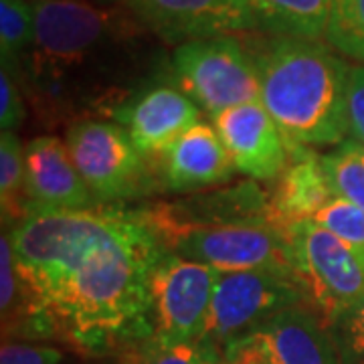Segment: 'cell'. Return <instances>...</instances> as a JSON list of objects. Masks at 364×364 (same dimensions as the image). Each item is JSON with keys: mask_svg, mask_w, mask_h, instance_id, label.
I'll list each match as a JSON object with an SVG mask.
<instances>
[{"mask_svg": "<svg viewBox=\"0 0 364 364\" xmlns=\"http://www.w3.org/2000/svg\"><path fill=\"white\" fill-rule=\"evenodd\" d=\"M11 237L25 334L85 352L152 336L148 284L166 249L142 210H31Z\"/></svg>", "mask_w": 364, "mask_h": 364, "instance_id": "1", "label": "cell"}, {"mask_svg": "<svg viewBox=\"0 0 364 364\" xmlns=\"http://www.w3.org/2000/svg\"><path fill=\"white\" fill-rule=\"evenodd\" d=\"M354 144L358 146V150H360V152H363V154H364V144L363 142H356V140H354Z\"/></svg>", "mask_w": 364, "mask_h": 364, "instance_id": "29", "label": "cell"}, {"mask_svg": "<svg viewBox=\"0 0 364 364\" xmlns=\"http://www.w3.org/2000/svg\"><path fill=\"white\" fill-rule=\"evenodd\" d=\"M162 181L168 191H195L229 181L233 160L215 126L195 124L162 154Z\"/></svg>", "mask_w": 364, "mask_h": 364, "instance_id": "14", "label": "cell"}, {"mask_svg": "<svg viewBox=\"0 0 364 364\" xmlns=\"http://www.w3.org/2000/svg\"><path fill=\"white\" fill-rule=\"evenodd\" d=\"M291 306H308V301L289 269L219 273L207 322L198 336L207 360Z\"/></svg>", "mask_w": 364, "mask_h": 364, "instance_id": "5", "label": "cell"}, {"mask_svg": "<svg viewBox=\"0 0 364 364\" xmlns=\"http://www.w3.org/2000/svg\"><path fill=\"white\" fill-rule=\"evenodd\" d=\"M128 9L172 47L257 31L247 0H130Z\"/></svg>", "mask_w": 364, "mask_h": 364, "instance_id": "10", "label": "cell"}, {"mask_svg": "<svg viewBox=\"0 0 364 364\" xmlns=\"http://www.w3.org/2000/svg\"><path fill=\"white\" fill-rule=\"evenodd\" d=\"M324 41L334 51L364 63V0H332Z\"/></svg>", "mask_w": 364, "mask_h": 364, "instance_id": "21", "label": "cell"}, {"mask_svg": "<svg viewBox=\"0 0 364 364\" xmlns=\"http://www.w3.org/2000/svg\"><path fill=\"white\" fill-rule=\"evenodd\" d=\"M286 233L291 272L308 308L332 330L364 298V249L342 241L314 219L289 225Z\"/></svg>", "mask_w": 364, "mask_h": 364, "instance_id": "4", "label": "cell"}, {"mask_svg": "<svg viewBox=\"0 0 364 364\" xmlns=\"http://www.w3.org/2000/svg\"><path fill=\"white\" fill-rule=\"evenodd\" d=\"M25 91L18 79L9 69L0 71V128L2 132H16L23 124L25 112Z\"/></svg>", "mask_w": 364, "mask_h": 364, "instance_id": "24", "label": "cell"}, {"mask_svg": "<svg viewBox=\"0 0 364 364\" xmlns=\"http://www.w3.org/2000/svg\"><path fill=\"white\" fill-rule=\"evenodd\" d=\"M261 104L287 148L342 144L348 134L346 85L350 65L320 41H251Z\"/></svg>", "mask_w": 364, "mask_h": 364, "instance_id": "3", "label": "cell"}, {"mask_svg": "<svg viewBox=\"0 0 364 364\" xmlns=\"http://www.w3.org/2000/svg\"><path fill=\"white\" fill-rule=\"evenodd\" d=\"M0 207L4 225H18L28 215L25 148L16 132H2L0 136Z\"/></svg>", "mask_w": 364, "mask_h": 364, "instance_id": "17", "label": "cell"}, {"mask_svg": "<svg viewBox=\"0 0 364 364\" xmlns=\"http://www.w3.org/2000/svg\"><path fill=\"white\" fill-rule=\"evenodd\" d=\"M342 346L354 356L364 358V298L338 322Z\"/></svg>", "mask_w": 364, "mask_h": 364, "instance_id": "27", "label": "cell"}, {"mask_svg": "<svg viewBox=\"0 0 364 364\" xmlns=\"http://www.w3.org/2000/svg\"><path fill=\"white\" fill-rule=\"evenodd\" d=\"M35 6L28 0H0V57L2 67L18 73L35 41Z\"/></svg>", "mask_w": 364, "mask_h": 364, "instance_id": "18", "label": "cell"}, {"mask_svg": "<svg viewBox=\"0 0 364 364\" xmlns=\"http://www.w3.org/2000/svg\"><path fill=\"white\" fill-rule=\"evenodd\" d=\"M35 41L14 77L47 126L114 116L164 71V45L124 4L33 0Z\"/></svg>", "mask_w": 364, "mask_h": 364, "instance_id": "2", "label": "cell"}, {"mask_svg": "<svg viewBox=\"0 0 364 364\" xmlns=\"http://www.w3.org/2000/svg\"><path fill=\"white\" fill-rule=\"evenodd\" d=\"M207 354L198 340L188 342H160L154 336L144 338L140 346L128 350L119 364H203Z\"/></svg>", "mask_w": 364, "mask_h": 364, "instance_id": "22", "label": "cell"}, {"mask_svg": "<svg viewBox=\"0 0 364 364\" xmlns=\"http://www.w3.org/2000/svg\"><path fill=\"white\" fill-rule=\"evenodd\" d=\"M286 168L277 176L273 195L267 198L272 221L287 229L289 225L314 219L316 213L334 198L326 178L322 158L308 148H289Z\"/></svg>", "mask_w": 364, "mask_h": 364, "instance_id": "15", "label": "cell"}, {"mask_svg": "<svg viewBox=\"0 0 364 364\" xmlns=\"http://www.w3.org/2000/svg\"><path fill=\"white\" fill-rule=\"evenodd\" d=\"M346 114L352 140L364 144V65H350L348 71Z\"/></svg>", "mask_w": 364, "mask_h": 364, "instance_id": "26", "label": "cell"}, {"mask_svg": "<svg viewBox=\"0 0 364 364\" xmlns=\"http://www.w3.org/2000/svg\"><path fill=\"white\" fill-rule=\"evenodd\" d=\"M257 31L269 37L322 41L332 14V0H247Z\"/></svg>", "mask_w": 364, "mask_h": 364, "instance_id": "16", "label": "cell"}, {"mask_svg": "<svg viewBox=\"0 0 364 364\" xmlns=\"http://www.w3.org/2000/svg\"><path fill=\"white\" fill-rule=\"evenodd\" d=\"M203 364H227V363H217V360H205Z\"/></svg>", "mask_w": 364, "mask_h": 364, "instance_id": "30", "label": "cell"}, {"mask_svg": "<svg viewBox=\"0 0 364 364\" xmlns=\"http://www.w3.org/2000/svg\"><path fill=\"white\" fill-rule=\"evenodd\" d=\"M213 126L235 170L257 181H273L287 164V144L261 102L229 107L213 117Z\"/></svg>", "mask_w": 364, "mask_h": 364, "instance_id": "12", "label": "cell"}, {"mask_svg": "<svg viewBox=\"0 0 364 364\" xmlns=\"http://www.w3.org/2000/svg\"><path fill=\"white\" fill-rule=\"evenodd\" d=\"M314 221L320 223L324 229L340 237L342 241L364 249V210L356 205L334 196L316 213Z\"/></svg>", "mask_w": 364, "mask_h": 364, "instance_id": "23", "label": "cell"}, {"mask_svg": "<svg viewBox=\"0 0 364 364\" xmlns=\"http://www.w3.org/2000/svg\"><path fill=\"white\" fill-rule=\"evenodd\" d=\"M322 166L334 196L364 210V154L354 140L338 144L336 150L322 156Z\"/></svg>", "mask_w": 364, "mask_h": 364, "instance_id": "19", "label": "cell"}, {"mask_svg": "<svg viewBox=\"0 0 364 364\" xmlns=\"http://www.w3.org/2000/svg\"><path fill=\"white\" fill-rule=\"evenodd\" d=\"M142 156H162L186 130L198 124L200 107L174 83H152L114 112Z\"/></svg>", "mask_w": 364, "mask_h": 364, "instance_id": "11", "label": "cell"}, {"mask_svg": "<svg viewBox=\"0 0 364 364\" xmlns=\"http://www.w3.org/2000/svg\"><path fill=\"white\" fill-rule=\"evenodd\" d=\"M63 358L61 350L43 344L18 342L4 338L0 348V364H59Z\"/></svg>", "mask_w": 364, "mask_h": 364, "instance_id": "25", "label": "cell"}, {"mask_svg": "<svg viewBox=\"0 0 364 364\" xmlns=\"http://www.w3.org/2000/svg\"><path fill=\"white\" fill-rule=\"evenodd\" d=\"M95 2H104V4H124V6L130 4V0H95Z\"/></svg>", "mask_w": 364, "mask_h": 364, "instance_id": "28", "label": "cell"}, {"mask_svg": "<svg viewBox=\"0 0 364 364\" xmlns=\"http://www.w3.org/2000/svg\"><path fill=\"white\" fill-rule=\"evenodd\" d=\"M219 273L210 265L166 251L148 284L152 336L166 344L198 340Z\"/></svg>", "mask_w": 364, "mask_h": 364, "instance_id": "8", "label": "cell"}, {"mask_svg": "<svg viewBox=\"0 0 364 364\" xmlns=\"http://www.w3.org/2000/svg\"><path fill=\"white\" fill-rule=\"evenodd\" d=\"M25 168L28 213L93 207L95 198L73 164L67 144L57 136H37L26 144Z\"/></svg>", "mask_w": 364, "mask_h": 364, "instance_id": "13", "label": "cell"}, {"mask_svg": "<svg viewBox=\"0 0 364 364\" xmlns=\"http://www.w3.org/2000/svg\"><path fill=\"white\" fill-rule=\"evenodd\" d=\"M0 312L4 338L14 334H25L26 308L23 286L16 272L13 237L6 231H2L0 237Z\"/></svg>", "mask_w": 364, "mask_h": 364, "instance_id": "20", "label": "cell"}, {"mask_svg": "<svg viewBox=\"0 0 364 364\" xmlns=\"http://www.w3.org/2000/svg\"><path fill=\"white\" fill-rule=\"evenodd\" d=\"M65 144L95 200L114 203L140 195L148 181L144 156L119 124L81 119L69 126Z\"/></svg>", "mask_w": 364, "mask_h": 364, "instance_id": "7", "label": "cell"}, {"mask_svg": "<svg viewBox=\"0 0 364 364\" xmlns=\"http://www.w3.org/2000/svg\"><path fill=\"white\" fill-rule=\"evenodd\" d=\"M227 364H342V348L308 306H291L231 342Z\"/></svg>", "mask_w": 364, "mask_h": 364, "instance_id": "9", "label": "cell"}, {"mask_svg": "<svg viewBox=\"0 0 364 364\" xmlns=\"http://www.w3.org/2000/svg\"><path fill=\"white\" fill-rule=\"evenodd\" d=\"M168 71L172 83L210 117L235 105L261 102L255 59L235 35L188 41L174 47Z\"/></svg>", "mask_w": 364, "mask_h": 364, "instance_id": "6", "label": "cell"}]
</instances>
